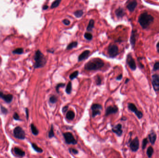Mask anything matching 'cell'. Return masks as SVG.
Listing matches in <instances>:
<instances>
[{"label": "cell", "instance_id": "obj_31", "mask_svg": "<svg viewBox=\"0 0 159 158\" xmlns=\"http://www.w3.org/2000/svg\"><path fill=\"white\" fill-rule=\"evenodd\" d=\"M54 132H53V125H51L50 130L49 132V138H52L54 137Z\"/></svg>", "mask_w": 159, "mask_h": 158}, {"label": "cell", "instance_id": "obj_8", "mask_svg": "<svg viewBox=\"0 0 159 158\" xmlns=\"http://www.w3.org/2000/svg\"><path fill=\"white\" fill-rule=\"evenodd\" d=\"M128 109L133 112H134L135 115L139 119H141L143 117V114L141 111L138 110L137 108H136V106L134 104L129 103L128 104Z\"/></svg>", "mask_w": 159, "mask_h": 158}, {"label": "cell", "instance_id": "obj_29", "mask_svg": "<svg viewBox=\"0 0 159 158\" xmlns=\"http://www.w3.org/2000/svg\"><path fill=\"white\" fill-rule=\"evenodd\" d=\"M72 91V84L71 82H69L67 86L66 91L68 94H70Z\"/></svg>", "mask_w": 159, "mask_h": 158}, {"label": "cell", "instance_id": "obj_45", "mask_svg": "<svg viewBox=\"0 0 159 158\" xmlns=\"http://www.w3.org/2000/svg\"><path fill=\"white\" fill-rule=\"evenodd\" d=\"M122 74H121L120 75H119L117 77H116V80H118V81H120L122 79Z\"/></svg>", "mask_w": 159, "mask_h": 158}, {"label": "cell", "instance_id": "obj_16", "mask_svg": "<svg viewBox=\"0 0 159 158\" xmlns=\"http://www.w3.org/2000/svg\"><path fill=\"white\" fill-rule=\"evenodd\" d=\"M1 98L3 99L7 103L9 104L12 102L13 99V96L11 94H8V95L3 94Z\"/></svg>", "mask_w": 159, "mask_h": 158}, {"label": "cell", "instance_id": "obj_44", "mask_svg": "<svg viewBox=\"0 0 159 158\" xmlns=\"http://www.w3.org/2000/svg\"><path fill=\"white\" fill-rule=\"evenodd\" d=\"M26 118L28 120L29 118V109L28 108H26Z\"/></svg>", "mask_w": 159, "mask_h": 158}, {"label": "cell", "instance_id": "obj_36", "mask_svg": "<svg viewBox=\"0 0 159 158\" xmlns=\"http://www.w3.org/2000/svg\"><path fill=\"white\" fill-rule=\"evenodd\" d=\"M0 110H1V111L2 113L4 115H6L8 113V110L7 108H5L4 107H3L2 106H0Z\"/></svg>", "mask_w": 159, "mask_h": 158}, {"label": "cell", "instance_id": "obj_30", "mask_svg": "<svg viewBox=\"0 0 159 158\" xmlns=\"http://www.w3.org/2000/svg\"><path fill=\"white\" fill-rule=\"evenodd\" d=\"M78 74H79V71H74L70 75L69 78H70L71 80H73V79L75 78L78 76Z\"/></svg>", "mask_w": 159, "mask_h": 158}, {"label": "cell", "instance_id": "obj_20", "mask_svg": "<svg viewBox=\"0 0 159 158\" xmlns=\"http://www.w3.org/2000/svg\"><path fill=\"white\" fill-rule=\"evenodd\" d=\"M115 13L117 17L118 18L123 17L125 15V12L124 10L121 8H119L117 9Z\"/></svg>", "mask_w": 159, "mask_h": 158}, {"label": "cell", "instance_id": "obj_25", "mask_svg": "<svg viewBox=\"0 0 159 158\" xmlns=\"http://www.w3.org/2000/svg\"><path fill=\"white\" fill-rule=\"evenodd\" d=\"M153 153H154L153 148L151 146L148 147V148L147 149V154L148 158H151L152 157Z\"/></svg>", "mask_w": 159, "mask_h": 158}, {"label": "cell", "instance_id": "obj_23", "mask_svg": "<svg viewBox=\"0 0 159 158\" xmlns=\"http://www.w3.org/2000/svg\"><path fill=\"white\" fill-rule=\"evenodd\" d=\"M31 146H32V148L34 149V150L36 152L39 153H42L43 152V150L41 148L38 147L37 146V145L36 144H35V143H31Z\"/></svg>", "mask_w": 159, "mask_h": 158}, {"label": "cell", "instance_id": "obj_15", "mask_svg": "<svg viewBox=\"0 0 159 158\" xmlns=\"http://www.w3.org/2000/svg\"><path fill=\"white\" fill-rule=\"evenodd\" d=\"M156 138H157L156 134L154 131L151 132L148 135L149 140L152 145L155 144V141L156 140Z\"/></svg>", "mask_w": 159, "mask_h": 158}, {"label": "cell", "instance_id": "obj_6", "mask_svg": "<svg viewBox=\"0 0 159 158\" xmlns=\"http://www.w3.org/2000/svg\"><path fill=\"white\" fill-rule=\"evenodd\" d=\"M91 110L92 111V117H94L97 115H100L101 110L102 108V106L99 104H93L91 106Z\"/></svg>", "mask_w": 159, "mask_h": 158}, {"label": "cell", "instance_id": "obj_13", "mask_svg": "<svg viewBox=\"0 0 159 158\" xmlns=\"http://www.w3.org/2000/svg\"><path fill=\"white\" fill-rule=\"evenodd\" d=\"M118 111V108L116 106H110L108 107L106 110L105 116H107L111 114H115Z\"/></svg>", "mask_w": 159, "mask_h": 158}, {"label": "cell", "instance_id": "obj_42", "mask_svg": "<svg viewBox=\"0 0 159 158\" xmlns=\"http://www.w3.org/2000/svg\"><path fill=\"white\" fill-rule=\"evenodd\" d=\"M62 22L66 26H69L70 25V21L68 19H64L62 20Z\"/></svg>", "mask_w": 159, "mask_h": 158}, {"label": "cell", "instance_id": "obj_34", "mask_svg": "<svg viewBox=\"0 0 159 158\" xmlns=\"http://www.w3.org/2000/svg\"><path fill=\"white\" fill-rule=\"evenodd\" d=\"M57 98L55 96H51L49 98V102L51 104H55L57 102Z\"/></svg>", "mask_w": 159, "mask_h": 158}, {"label": "cell", "instance_id": "obj_17", "mask_svg": "<svg viewBox=\"0 0 159 158\" xmlns=\"http://www.w3.org/2000/svg\"><path fill=\"white\" fill-rule=\"evenodd\" d=\"M90 51L86 50L84 51L81 54H80L78 57V61H81L85 59H86L89 55L90 53Z\"/></svg>", "mask_w": 159, "mask_h": 158}, {"label": "cell", "instance_id": "obj_33", "mask_svg": "<svg viewBox=\"0 0 159 158\" xmlns=\"http://www.w3.org/2000/svg\"><path fill=\"white\" fill-rule=\"evenodd\" d=\"M84 37L87 40H92V39L93 38V35L90 33H86L84 35Z\"/></svg>", "mask_w": 159, "mask_h": 158}, {"label": "cell", "instance_id": "obj_5", "mask_svg": "<svg viewBox=\"0 0 159 158\" xmlns=\"http://www.w3.org/2000/svg\"><path fill=\"white\" fill-rule=\"evenodd\" d=\"M65 142L68 144L75 145L77 144V141L75 139L73 135L70 132H66L63 134Z\"/></svg>", "mask_w": 159, "mask_h": 158}, {"label": "cell", "instance_id": "obj_46", "mask_svg": "<svg viewBox=\"0 0 159 158\" xmlns=\"http://www.w3.org/2000/svg\"><path fill=\"white\" fill-rule=\"evenodd\" d=\"M48 8H49V6L48 5H44L43 7V10H46Z\"/></svg>", "mask_w": 159, "mask_h": 158}, {"label": "cell", "instance_id": "obj_35", "mask_svg": "<svg viewBox=\"0 0 159 158\" xmlns=\"http://www.w3.org/2000/svg\"><path fill=\"white\" fill-rule=\"evenodd\" d=\"M147 143H148V140H147V138L144 139L143 140V141H142V149H144L146 148Z\"/></svg>", "mask_w": 159, "mask_h": 158}, {"label": "cell", "instance_id": "obj_43", "mask_svg": "<svg viewBox=\"0 0 159 158\" xmlns=\"http://www.w3.org/2000/svg\"><path fill=\"white\" fill-rule=\"evenodd\" d=\"M68 108H69V107L68 106H64L63 108H62V112L63 113H65L67 112V111L68 110Z\"/></svg>", "mask_w": 159, "mask_h": 158}, {"label": "cell", "instance_id": "obj_41", "mask_svg": "<svg viewBox=\"0 0 159 158\" xmlns=\"http://www.w3.org/2000/svg\"><path fill=\"white\" fill-rule=\"evenodd\" d=\"M159 70V62H156L154 66L153 70L154 71H156Z\"/></svg>", "mask_w": 159, "mask_h": 158}, {"label": "cell", "instance_id": "obj_28", "mask_svg": "<svg viewBox=\"0 0 159 158\" xmlns=\"http://www.w3.org/2000/svg\"><path fill=\"white\" fill-rule=\"evenodd\" d=\"M61 2V0H56L54 1H53L52 3V5H51V8H55L57 7L59 5Z\"/></svg>", "mask_w": 159, "mask_h": 158}, {"label": "cell", "instance_id": "obj_32", "mask_svg": "<svg viewBox=\"0 0 159 158\" xmlns=\"http://www.w3.org/2000/svg\"><path fill=\"white\" fill-rule=\"evenodd\" d=\"M23 52V49L22 48H18L13 51V53L14 54H21Z\"/></svg>", "mask_w": 159, "mask_h": 158}, {"label": "cell", "instance_id": "obj_4", "mask_svg": "<svg viewBox=\"0 0 159 158\" xmlns=\"http://www.w3.org/2000/svg\"><path fill=\"white\" fill-rule=\"evenodd\" d=\"M14 137L19 140H24L26 137V134L24 130L19 126L15 128L13 131Z\"/></svg>", "mask_w": 159, "mask_h": 158}, {"label": "cell", "instance_id": "obj_9", "mask_svg": "<svg viewBox=\"0 0 159 158\" xmlns=\"http://www.w3.org/2000/svg\"><path fill=\"white\" fill-rule=\"evenodd\" d=\"M139 141L138 138L136 137L133 140L131 141L130 143V148L133 152H135L139 149Z\"/></svg>", "mask_w": 159, "mask_h": 158}, {"label": "cell", "instance_id": "obj_18", "mask_svg": "<svg viewBox=\"0 0 159 158\" xmlns=\"http://www.w3.org/2000/svg\"><path fill=\"white\" fill-rule=\"evenodd\" d=\"M14 153L17 155L18 156L20 157H23L25 155V152L23 151L22 150L20 149V148L15 147L14 149Z\"/></svg>", "mask_w": 159, "mask_h": 158}, {"label": "cell", "instance_id": "obj_26", "mask_svg": "<svg viewBox=\"0 0 159 158\" xmlns=\"http://www.w3.org/2000/svg\"><path fill=\"white\" fill-rule=\"evenodd\" d=\"M78 45V42L76 41H74L70 43L67 47V50H71L74 47H76Z\"/></svg>", "mask_w": 159, "mask_h": 158}, {"label": "cell", "instance_id": "obj_11", "mask_svg": "<svg viewBox=\"0 0 159 158\" xmlns=\"http://www.w3.org/2000/svg\"><path fill=\"white\" fill-rule=\"evenodd\" d=\"M152 83L153 88L155 91H159V75L155 74L152 76Z\"/></svg>", "mask_w": 159, "mask_h": 158}, {"label": "cell", "instance_id": "obj_22", "mask_svg": "<svg viewBox=\"0 0 159 158\" xmlns=\"http://www.w3.org/2000/svg\"><path fill=\"white\" fill-rule=\"evenodd\" d=\"M30 127H31V132L32 134L35 136L39 134V130L35 126V125L32 123L30 125Z\"/></svg>", "mask_w": 159, "mask_h": 158}, {"label": "cell", "instance_id": "obj_1", "mask_svg": "<svg viewBox=\"0 0 159 158\" xmlns=\"http://www.w3.org/2000/svg\"><path fill=\"white\" fill-rule=\"evenodd\" d=\"M104 66V63L102 60L99 58H95L87 63L84 68L88 70H97L102 68Z\"/></svg>", "mask_w": 159, "mask_h": 158}, {"label": "cell", "instance_id": "obj_49", "mask_svg": "<svg viewBox=\"0 0 159 158\" xmlns=\"http://www.w3.org/2000/svg\"><path fill=\"white\" fill-rule=\"evenodd\" d=\"M129 81V79H128V78H127V79H126V80L125 84H126V83H127V82H128Z\"/></svg>", "mask_w": 159, "mask_h": 158}, {"label": "cell", "instance_id": "obj_40", "mask_svg": "<svg viewBox=\"0 0 159 158\" xmlns=\"http://www.w3.org/2000/svg\"><path fill=\"white\" fill-rule=\"evenodd\" d=\"M69 151L70 152V153H72V154H78V151L77 150H76V149H74V148H70L69 149Z\"/></svg>", "mask_w": 159, "mask_h": 158}, {"label": "cell", "instance_id": "obj_37", "mask_svg": "<svg viewBox=\"0 0 159 158\" xmlns=\"http://www.w3.org/2000/svg\"><path fill=\"white\" fill-rule=\"evenodd\" d=\"M65 85V84H63V83H60V84H59L57 85L56 87V90L57 92V93H59V88H61V87H64Z\"/></svg>", "mask_w": 159, "mask_h": 158}, {"label": "cell", "instance_id": "obj_50", "mask_svg": "<svg viewBox=\"0 0 159 158\" xmlns=\"http://www.w3.org/2000/svg\"><path fill=\"white\" fill-rule=\"evenodd\" d=\"M49 158H52V157H49Z\"/></svg>", "mask_w": 159, "mask_h": 158}, {"label": "cell", "instance_id": "obj_10", "mask_svg": "<svg viewBox=\"0 0 159 158\" xmlns=\"http://www.w3.org/2000/svg\"><path fill=\"white\" fill-rule=\"evenodd\" d=\"M126 62L132 70H136V65L135 61L130 54H128L127 56Z\"/></svg>", "mask_w": 159, "mask_h": 158}, {"label": "cell", "instance_id": "obj_12", "mask_svg": "<svg viewBox=\"0 0 159 158\" xmlns=\"http://www.w3.org/2000/svg\"><path fill=\"white\" fill-rule=\"evenodd\" d=\"M112 131L116 134L118 136H121L123 133L122 129V125L121 124H118L112 128Z\"/></svg>", "mask_w": 159, "mask_h": 158}, {"label": "cell", "instance_id": "obj_2", "mask_svg": "<svg viewBox=\"0 0 159 158\" xmlns=\"http://www.w3.org/2000/svg\"><path fill=\"white\" fill-rule=\"evenodd\" d=\"M154 18L153 16L147 12H144L140 15L138 22L143 29H146L154 21Z\"/></svg>", "mask_w": 159, "mask_h": 158}, {"label": "cell", "instance_id": "obj_3", "mask_svg": "<svg viewBox=\"0 0 159 158\" xmlns=\"http://www.w3.org/2000/svg\"><path fill=\"white\" fill-rule=\"evenodd\" d=\"M35 63L34 67L35 68H39L44 67L47 63V60L43 54L39 50H37L35 53Z\"/></svg>", "mask_w": 159, "mask_h": 158}, {"label": "cell", "instance_id": "obj_38", "mask_svg": "<svg viewBox=\"0 0 159 158\" xmlns=\"http://www.w3.org/2000/svg\"><path fill=\"white\" fill-rule=\"evenodd\" d=\"M95 81H96V83L97 84V85H100L102 83V80L101 77H100V76H97V77H96V79H95Z\"/></svg>", "mask_w": 159, "mask_h": 158}, {"label": "cell", "instance_id": "obj_21", "mask_svg": "<svg viewBox=\"0 0 159 158\" xmlns=\"http://www.w3.org/2000/svg\"><path fill=\"white\" fill-rule=\"evenodd\" d=\"M75 117V114L73 111H69L66 114V118L68 120L72 121L73 120Z\"/></svg>", "mask_w": 159, "mask_h": 158}, {"label": "cell", "instance_id": "obj_24", "mask_svg": "<svg viewBox=\"0 0 159 158\" xmlns=\"http://www.w3.org/2000/svg\"><path fill=\"white\" fill-rule=\"evenodd\" d=\"M94 21L93 19H91L89 21V24L87 28V30L88 31H91L92 30L93 28L94 27Z\"/></svg>", "mask_w": 159, "mask_h": 158}, {"label": "cell", "instance_id": "obj_39", "mask_svg": "<svg viewBox=\"0 0 159 158\" xmlns=\"http://www.w3.org/2000/svg\"><path fill=\"white\" fill-rule=\"evenodd\" d=\"M13 117V118L16 121H21V120L20 118V116H19V115L16 112L14 114Z\"/></svg>", "mask_w": 159, "mask_h": 158}, {"label": "cell", "instance_id": "obj_27", "mask_svg": "<svg viewBox=\"0 0 159 158\" xmlns=\"http://www.w3.org/2000/svg\"><path fill=\"white\" fill-rule=\"evenodd\" d=\"M83 14V12L82 10H77L74 13V15L75 17L77 18L81 17Z\"/></svg>", "mask_w": 159, "mask_h": 158}, {"label": "cell", "instance_id": "obj_14", "mask_svg": "<svg viewBox=\"0 0 159 158\" xmlns=\"http://www.w3.org/2000/svg\"><path fill=\"white\" fill-rule=\"evenodd\" d=\"M137 2L136 0H133L130 1L126 6L127 8L131 12L134 11L135 8L137 6Z\"/></svg>", "mask_w": 159, "mask_h": 158}, {"label": "cell", "instance_id": "obj_47", "mask_svg": "<svg viewBox=\"0 0 159 158\" xmlns=\"http://www.w3.org/2000/svg\"><path fill=\"white\" fill-rule=\"evenodd\" d=\"M156 47H157V51H158V53H159V42L157 44Z\"/></svg>", "mask_w": 159, "mask_h": 158}, {"label": "cell", "instance_id": "obj_7", "mask_svg": "<svg viewBox=\"0 0 159 158\" xmlns=\"http://www.w3.org/2000/svg\"><path fill=\"white\" fill-rule=\"evenodd\" d=\"M119 49L118 46L115 45H111L108 48V53L111 58H114L118 54Z\"/></svg>", "mask_w": 159, "mask_h": 158}, {"label": "cell", "instance_id": "obj_48", "mask_svg": "<svg viewBox=\"0 0 159 158\" xmlns=\"http://www.w3.org/2000/svg\"><path fill=\"white\" fill-rule=\"evenodd\" d=\"M3 95V94L0 91V98H2Z\"/></svg>", "mask_w": 159, "mask_h": 158}, {"label": "cell", "instance_id": "obj_19", "mask_svg": "<svg viewBox=\"0 0 159 158\" xmlns=\"http://www.w3.org/2000/svg\"><path fill=\"white\" fill-rule=\"evenodd\" d=\"M136 31L133 30L132 32L131 36L130 37V43L131 44L133 47V48L134 47L135 41H136Z\"/></svg>", "mask_w": 159, "mask_h": 158}]
</instances>
